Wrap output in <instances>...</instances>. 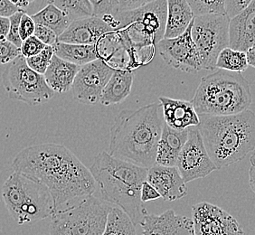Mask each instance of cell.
I'll list each match as a JSON object with an SVG mask.
<instances>
[{"instance_id":"cell-10","label":"cell","mask_w":255,"mask_h":235,"mask_svg":"<svg viewBox=\"0 0 255 235\" xmlns=\"http://www.w3.org/2000/svg\"><path fill=\"white\" fill-rule=\"evenodd\" d=\"M229 23L230 17L226 14L195 16L192 39L200 55L202 70L216 69L218 55L229 47Z\"/></svg>"},{"instance_id":"cell-42","label":"cell","mask_w":255,"mask_h":235,"mask_svg":"<svg viewBox=\"0 0 255 235\" xmlns=\"http://www.w3.org/2000/svg\"><path fill=\"white\" fill-rule=\"evenodd\" d=\"M246 53L248 64L255 68V44L254 46H252L251 48L247 50Z\"/></svg>"},{"instance_id":"cell-4","label":"cell","mask_w":255,"mask_h":235,"mask_svg":"<svg viewBox=\"0 0 255 235\" xmlns=\"http://www.w3.org/2000/svg\"><path fill=\"white\" fill-rule=\"evenodd\" d=\"M197 126L206 151L221 169L243 160L255 148V113L251 110L235 115L198 114Z\"/></svg>"},{"instance_id":"cell-11","label":"cell","mask_w":255,"mask_h":235,"mask_svg":"<svg viewBox=\"0 0 255 235\" xmlns=\"http://www.w3.org/2000/svg\"><path fill=\"white\" fill-rule=\"evenodd\" d=\"M176 167L186 184L204 178L212 172L218 170L206 151L197 127L188 128L187 142L179 154Z\"/></svg>"},{"instance_id":"cell-47","label":"cell","mask_w":255,"mask_h":235,"mask_svg":"<svg viewBox=\"0 0 255 235\" xmlns=\"http://www.w3.org/2000/svg\"><path fill=\"white\" fill-rule=\"evenodd\" d=\"M0 102H1V99H0Z\"/></svg>"},{"instance_id":"cell-2","label":"cell","mask_w":255,"mask_h":235,"mask_svg":"<svg viewBox=\"0 0 255 235\" xmlns=\"http://www.w3.org/2000/svg\"><path fill=\"white\" fill-rule=\"evenodd\" d=\"M164 123L159 102L136 110H123L111 128L109 154L147 169L152 167Z\"/></svg>"},{"instance_id":"cell-1","label":"cell","mask_w":255,"mask_h":235,"mask_svg":"<svg viewBox=\"0 0 255 235\" xmlns=\"http://www.w3.org/2000/svg\"><path fill=\"white\" fill-rule=\"evenodd\" d=\"M12 169L44 185L53 197L54 212L97 191L90 169L73 152L59 144L25 147L15 156Z\"/></svg>"},{"instance_id":"cell-35","label":"cell","mask_w":255,"mask_h":235,"mask_svg":"<svg viewBox=\"0 0 255 235\" xmlns=\"http://www.w3.org/2000/svg\"><path fill=\"white\" fill-rule=\"evenodd\" d=\"M34 35L45 45L53 46L55 43L58 42L57 34H55L53 30L50 29L49 27L43 25L36 24Z\"/></svg>"},{"instance_id":"cell-38","label":"cell","mask_w":255,"mask_h":235,"mask_svg":"<svg viewBox=\"0 0 255 235\" xmlns=\"http://www.w3.org/2000/svg\"><path fill=\"white\" fill-rule=\"evenodd\" d=\"M154 1H156V0H117L119 12L137 9V8L147 5Z\"/></svg>"},{"instance_id":"cell-45","label":"cell","mask_w":255,"mask_h":235,"mask_svg":"<svg viewBox=\"0 0 255 235\" xmlns=\"http://www.w3.org/2000/svg\"><path fill=\"white\" fill-rule=\"evenodd\" d=\"M250 161L251 164H252L253 166H255V149H254V151H253V154H252V156H251Z\"/></svg>"},{"instance_id":"cell-44","label":"cell","mask_w":255,"mask_h":235,"mask_svg":"<svg viewBox=\"0 0 255 235\" xmlns=\"http://www.w3.org/2000/svg\"><path fill=\"white\" fill-rule=\"evenodd\" d=\"M14 5L19 7L20 9H24L29 5L28 0H10Z\"/></svg>"},{"instance_id":"cell-24","label":"cell","mask_w":255,"mask_h":235,"mask_svg":"<svg viewBox=\"0 0 255 235\" xmlns=\"http://www.w3.org/2000/svg\"><path fill=\"white\" fill-rule=\"evenodd\" d=\"M53 48L56 56L80 67L99 59L95 45L57 42L53 45Z\"/></svg>"},{"instance_id":"cell-21","label":"cell","mask_w":255,"mask_h":235,"mask_svg":"<svg viewBox=\"0 0 255 235\" xmlns=\"http://www.w3.org/2000/svg\"><path fill=\"white\" fill-rule=\"evenodd\" d=\"M80 66L59 58L55 54L44 74L46 84L54 93H67L72 90Z\"/></svg>"},{"instance_id":"cell-25","label":"cell","mask_w":255,"mask_h":235,"mask_svg":"<svg viewBox=\"0 0 255 235\" xmlns=\"http://www.w3.org/2000/svg\"><path fill=\"white\" fill-rule=\"evenodd\" d=\"M31 17L35 24L49 27L57 34V36L63 34L73 22L69 18L68 15L53 4H47L39 12L31 15Z\"/></svg>"},{"instance_id":"cell-28","label":"cell","mask_w":255,"mask_h":235,"mask_svg":"<svg viewBox=\"0 0 255 235\" xmlns=\"http://www.w3.org/2000/svg\"><path fill=\"white\" fill-rule=\"evenodd\" d=\"M48 4L62 10L72 21L94 15V6L89 0H48Z\"/></svg>"},{"instance_id":"cell-32","label":"cell","mask_w":255,"mask_h":235,"mask_svg":"<svg viewBox=\"0 0 255 235\" xmlns=\"http://www.w3.org/2000/svg\"><path fill=\"white\" fill-rule=\"evenodd\" d=\"M21 49L7 40H0V64H7L21 55Z\"/></svg>"},{"instance_id":"cell-27","label":"cell","mask_w":255,"mask_h":235,"mask_svg":"<svg viewBox=\"0 0 255 235\" xmlns=\"http://www.w3.org/2000/svg\"><path fill=\"white\" fill-rule=\"evenodd\" d=\"M216 66V68L243 74L247 70L249 64L246 58V52L227 47L218 55Z\"/></svg>"},{"instance_id":"cell-31","label":"cell","mask_w":255,"mask_h":235,"mask_svg":"<svg viewBox=\"0 0 255 235\" xmlns=\"http://www.w3.org/2000/svg\"><path fill=\"white\" fill-rule=\"evenodd\" d=\"M94 6V15L102 18L114 16L119 13L117 0H89Z\"/></svg>"},{"instance_id":"cell-5","label":"cell","mask_w":255,"mask_h":235,"mask_svg":"<svg viewBox=\"0 0 255 235\" xmlns=\"http://www.w3.org/2000/svg\"><path fill=\"white\" fill-rule=\"evenodd\" d=\"M167 0H156L137 9L119 12L104 20L112 26L127 49L130 66L140 65L139 54L151 59L155 47L164 38L167 22Z\"/></svg>"},{"instance_id":"cell-14","label":"cell","mask_w":255,"mask_h":235,"mask_svg":"<svg viewBox=\"0 0 255 235\" xmlns=\"http://www.w3.org/2000/svg\"><path fill=\"white\" fill-rule=\"evenodd\" d=\"M114 72L102 59L81 66L72 86L74 98L84 104L97 103Z\"/></svg>"},{"instance_id":"cell-16","label":"cell","mask_w":255,"mask_h":235,"mask_svg":"<svg viewBox=\"0 0 255 235\" xmlns=\"http://www.w3.org/2000/svg\"><path fill=\"white\" fill-rule=\"evenodd\" d=\"M114 30L100 16L74 20L68 28L58 36V42L66 44L95 45L103 35Z\"/></svg>"},{"instance_id":"cell-22","label":"cell","mask_w":255,"mask_h":235,"mask_svg":"<svg viewBox=\"0 0 255 235\" xmlns=\"http://www.w3.org/2000/svg\"><path fill=\"white\" fill-rule=\"evenodd\" d=\"M167 13L165 39L175 38L186 32L195 18L187 0H167Z\"/></svg>"},{"instance_id":"cell-30","label":"cell","mask_w":255,"mask_h":235,"mask_svg":"<svg viewBox=\"0 0 255 235\" xmlns=\"http://www.w3.org/2000/svg\"><path fill=\"white\" fill-rule=\"evenodd\" d=\"M54 52L53 46L46 45L41 53L34 56L26 59V64H28L30 68L34 70V72L44 75L48 68L51 61L54 57Z\"/></svg>"},{"instance_id":"cell-36","label":"cell","mask_w":255,"mask_h":235,"mask_svg":"<svg viewBox=\"0 0 255 235\" xmlns=\"http://www.w3.org/2000/svg\"><path fill=\"white\" fill-rule=\"evenodd\" d=\"M254 0H226V13L231 18L247 8Z\"/></svg>"},{"instance_id":"cell-13","label":"cell","mask_w":255,"mask_h":235,"mask_svg":"<svg viewBox=\"0 0 255 235\" xmlns=\"http://www.w3.org/2000/svg\"><path fill=\"white\" fill-rule=\"evenodd\" d=\"M192 220L195 235H246L234 216L207 202L192 207Z\"/></svg>"},{"instance_id":"cell-23","label":"cell","mask_w":255,"mask_h":235,"mask_svg":"<svg viewBox=\"0 0 255 235\" xmlns=\"http://www.w3.org/2000/svg\"><path fill=\"white\" fill-rule=\"evenodd\" d=\"M133 80L134 74L131 71L116 69L103 89L100 103L104 106H110L124 102L131 93Z\"/></svg>"},{"instance_id":"cell-8","label":"cell","mask_w":255,"mask_h":235,"mask_svg":"<svg viewBox=\"0 0 255 235\" xmlns=\"http://www.w3.org/2000/svg\"><path fill=\"white\" fill-rule=\"evenodd\" d=\"M113 207L94 195L71 202L51 216L50 235H103Z\"/></svg>"},{"instance_id":"cell-26","label":"cell","mask_w":255,"mask_h":235,"mask_svg":"<svg viewBox=\"0 0 255 235\" xmlns=\"http://www.w3.org/2000/svg\"><path fill=\"white\" fill-rule=\"evenodd\" d=\"M103 235H137L136 226L122 209L113 206Z\"/></svg>"},{"instance_id":"cell-17","label":"cell","mask_w":255,"mask_h":235,"mask_svg":"<svg viewBox=\"0 0 255 235\" xmlns=\"http://www.w3.org/2000/svg\"><path fill=\"white\" fill-rule=\"evenodd\" d=\"M147 181L152 185L166 202L177 201L187 196V187L177 167L155 164L147 169Z\"/></svg>"},{"instance_id":"cell-9","label":"cell","mask_w":255,"mask_h":235,"mask_svg":"<svg viewBox=\"0 0 255 235\" xmlns=\"http://www.w3.org/2000/svg\"><path fill=\"white\" fill-rule=\"evenodd\" d=\"M10 99L36 106L53 99L54 92L46 84L44 75L34 72L22 54L6 67L1 76Z\"/></svg>"},{"instance_id":"cell-37","label":"cell","mask_w":255,"mask_h":235,"mask_svg":"<svg viewBox=\"0 0 255 235\" xmlns=\"http://www.w3.org/2000/svg\"><path fill=\"white\" fill-rule=\"evenodd\" d=\"M35 25L34 20L31 17V15L24 13L21 20H20L19 34L22 41L27 39L30 36L34 35Z\"/></svg>"},{"instance_id":"cell-6","label":"cell","mask_w":255,"mask_h":235,"mask_svg":"<svg viewBox=\"0 0 255 235\" xmlns=\"http://www.w3.org/2000/svg\"><path fill=\"white\" fill-rule=\"evenodd\" d=\"M191 103L198 114L226 116L249 110L253 96L243 74L219 69L201 79Z\"/></svg>"},{"instance_id":"cell-34","label":"cell","mask_w":255,"mask_h":235,"mask_svg":"<svg viewBox=\"0 0 255 235\" xmlns=\"http://www.w3.org/2000/svg\"><path fill=\"white\" fill-rule=\"evenodd\" d=\"M24 10L19 11L17 13H15L13 15H11L9 17L10 20V27L9 32L6 36V40L11 42L12 44H15L17 47H21L22 44V39L20 37L19 34V25L20 20L22 15L24 14Z\"/></svg>"},{"instance_id":"cell-41","label":"cell","mask_w":255,"mask_h":235,"mask_svg":"<svg viewBox=\"0 0 255 235\" xmlns=\"http://www.w3.org/2000/svg\"><path fill=\"white\" fill-rule=\"evenodd\" d=\"M9 18L0 16V40L6 39V36L9 32Z\"/></svg>"},{"instance_id":"cell-18","label":"cell","mask_w":255,"mask_h":235,"mask_svg":"<svg viewBox=\"0 0 255 235\" xmlns=\"http://www.w3.org/2000/svg\"><path fill=\"white\" fill-rule=\"evenodd\" d=\"M158 102L161 103L165 123L171 128L184 130L199 125V115L191 102L162 96Z\"/></svg>"},{"instance_id":"cell-46","label":"cell","mask_w":255,"mask_h":235,"mask_svg":"<svg viewBox=\"0 0 255 235\" xmlns=\"http://www.w3.org/2000/svg\"><path fill=\"white\" fill-rule=\"evenodd\" d=\"M35 0H28V2H29V4H31V3H33V2H34Z\"/></svg>"},{"instance_id":"cell-29","label":"cell","mask_w":255,"mask_h":235,"mask_svg":"<svg viewBox=\"0 0 255 235\" xmlns=\"http://www.w3.org/2000/svg\"><path fill=\"white\" fill-rule=\"evenodd\" d=\"M195 16L223 15L226 13V0H187Z\"/></svg>"},{"instance_id":"cell-43","label":"cell","mask_w":255,"mask_h":235,"mask_svg":"<svg viewBox=\"0 0 255 235\" xmlns=\"http://www.w3.org/2000/svg\"><path fill=\"white\" fill-rule=\"evenodd\" d=\"M249 184L252 191L255 194V166H251L249 169Z\"/></svg>"},{"instance_id":"cell-3","label":"cell","mask_w":255,"mask_h":235,"mask_svg":"<svg viewBox=\"0 0 255 235\" xmlns=\"http://www.w3.org/2000/svg\"><path fill=\"white\" fill-rule=\"evenodd\" d=\"M90 171L103 200L122 209L135 226L139 224L147 214L140 193L147 168L102 152L94 157Z\"/></svg>"},{"instance_id":"cell-39","label":"cell","mask_w":255,"mask_h":235,"mask_svg":"<svg viewBox=\"0 0 255 235\" xmlns=\"http://www.w3.org/2000/svg\"><path fill=\"white\" fill-rule=\"evenodd\" d=\"M161 196L159 195V193L152 185H150L147 180L143 183L141 193H140V198L142 203L157 200Z\"/></svg>"},{"instance_id":"cell-40","label":"cell","mask_w":255,"mask_h":235,"mask_svg":"<svg viewBox=\"0 0 255 235\" xmlns=\"http://www.w3.org/2000/svg\"><path fill=\"white\" fill-rule=\"evenodd\" d=\"M22 10L14 5L10 0H0V16L2 17L9 18L11 15Z\"/></svg>"},{"instance_id":"cell-7","label":"cell","mask_w":255,"mask_h":235,"mask_svg":"<svg viewBox=\"0 0 255 235\" xmlns=\"http://www.w3.org/2000/svg\"><path fill=\"white\" fill-rule=\"evenodd\" d=\"M5 207L20 225H31L53 216L54 204L49 190L37 182L13 172L1 189Z\"/></svg>"},{"instance_id":"cell-33","label":"cell","mask_w":255,"mask_h":235,"mask_svg":"<svg viewBox=\"0 0 255 235\" xmlns=\"http://www.w3.org/2000/svg\"><path fill=\"white\" fill-rule=\"evenodd\" d=\"M45 46L46 45L44 43L37 39L34 35H32L22 42L20 49L22 55L25 58H28L41 53L45 48Z\"/></svg>"},{"instance_id":"cell-20","label":"cell","mask_w":255,"mask_h":235,"mask_svg":"<svg viewBox=\"0 0 255 235\" xmlns=\"http://www.w3.org/2000/svg\"><path fill=\"white\" fill-rule=\"evenodd\" d=\"M188 137V128L177 130L164 123L157 145L156 164L162 167H176L182 148Z\"/></svg>"},{"instance_id":"cell-12","label":"cell","mask_w":255,"mask_h":235,"mask_svg":"<svg viewBox=\"0 0 255 235\" xmlns=\"http://www.w3.org/2000/svg\"><path fill=\"white\" fill-rule=\"evenodd\" d=\"M193 21L184 34L170 39L163 38L157 44L159 55L169 66L188 74L202 70L200 55L192 39Z\"/></svg>"},{"instance_id":"cell-15","label":"cell","mask_w":255,"mask_h":235,"mask_svg":"<svg viewBox=\"0 0 255 235\" xmlns=\"http://www.w3.org/2000/svg\"><path fill=\"white\" fill-rule=\"evenodd\" d=\"M142 235H195L192 218L178 216L172 209L161 215L145 214L139 222Z\"/></svg>"},{"instance_id":"cell-19","label":"cell","mask_w":255,"mask_h":235,"mask_svg":"<svg viewBox=\"0 0 255 235\" xmlns=\"http://www.w3.org/2000/svg\"><path fill=\"white\" fill-rule=\"evenodd\" d=\"M255 44V0L229 23V47L246 52Z\"/></svg>"}]
</instances>
